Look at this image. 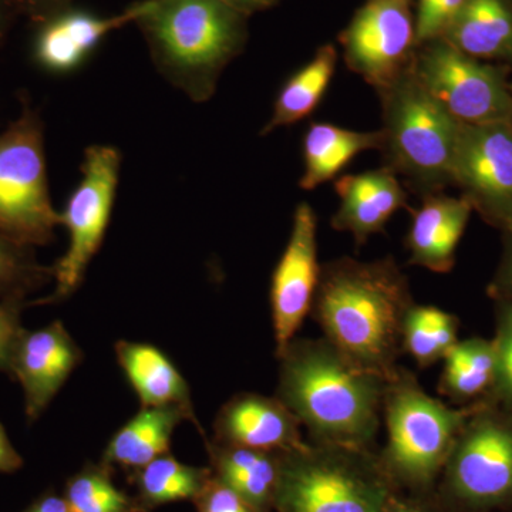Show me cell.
Returning a JSON list of instances; mask_svg holds the SVG:
<instances>
[{"label":"cell","instance_id":"cell-9","mask_svg":"<svg viewBox=\"0 0 512 512\" xmlns=\"http://www.w3.org/2000/svg\"><path fill=\"white\" fill-rule=\"evenodd\" d=\"M414 70L427 92L460 124L512 121L507 66L464 55L444 39L417 49Z\"/></svg>","mask_w":512,"mask_h":512},{"label":"cell","instance_id":"cell-41","mask_svg":"<svg viewBox=\"0 0 512 512\" xmlns=\"http://www.w3.org/2000/svg\"><path fill=\"white\" fill-rule=\"evenodd\" d=\"M510 90H511V92H512V82H510Z\"/></svg>","mask_w":512,"mask_h":512},{"label":"cell","instance_id":"cell-4","mask_svg":"<svg viewBox=\"0 0 512 512\" xmlns=\"http://www.w3.org/2000/svg\"><path fill=\"white\" fill-rule=\"evenodd\" d=\"M383 111L384 167L402 175L421 198L453 185L460 123L434 99L413 66L379 92Z\"/></svg>","mask_w":512,"mask_h":512},{"label":"cell","instance_id":"cell-2","mask_svg":"<svg viewBox=\"0 0 512 512\" xmlns=\"http://www.w3.org/2000/svg\"><path fill=\"white\" fill-rule=\"evenodd\" d=\"M278 357V397L313 441L367 450L379 433L387 380L325 338L293 339Z\"/></svg>","mask_w":512,"mask_h":512},{"label":"cell","instance_id":"cell-6","mask_svg":"<svg viewBox=\"0 0 512 512\" xmlns=\"http://www.w3.org/2000/svg\"><path fill=\"white\" fill-rule=\"evenodd\" d=\"M478 406L453 409L434 399L407 370L387 380L383 399L387 476L412 487H427L446 466L458 434Z\"/></svg>","mask_w":512,"mask_h":512},{"label":"cell","instance_id":"cell-29","mask_svg":"<svg viewBox=\"0 0 512 512\" xmlns=\"http://www.w3.org/2000/svg\"><path fill=\"white\" fill-rule=\"evenodd\" d=\"M53 279V266L40 264L35 248L0 235V301L28 299Z\"/></svg>","mask_w":512,"mask_h":512},{"label":"cell","instance_id":"cell-27","mask_svg":"<svg viewBox=\"0 0 512 512\" xmlns=\"http://www.w3.org/2000/svg\"><path fill=\"white\" fill-rule=\"evenodd\" d=\"M457 335V316L436 306L413 303L404 319L403 352L426 369L444 360L458 342Z\"/></svg>","mask_w":512,"mask_h":512},{"label":"cell","instance_id":"cell-13","mask_svg":"<svg viewBox=\"0 0 512 512\" xmlns=\"http://www.w3.org/2000/svg\"><path fill=\"white\" fill-rule=\"evenodd\" d=\"M320 268L318 220L311 205L302 202L293 214L291 237L272 275L271 308L276 356L295 339L303 320L311 312Z\"/></svg>","mask_w":512,"mask_h":512},{"label":"cell","instance_id":"cell-30","mask_svg":"<svg viewBox=\"0 0 512 512\" xmlns=\"http://www.w3.org/2000/svg\"><path fill=\"white\" fill-rule=\"evenodd\" d=\"M495 348V377L491 392L512 409V302L498 301Z\"/></svg>","mask_w":512,"mask_h":512},{"label":"cell","instance_id":"cell-8","mask_svg":"<svg viewBox=\"0 0 512 512\" xmlns=\"http://www.w3.org/2000/svg\"><path fill=\"white\" fill-rule=\"evenodd\" d=\"M121 167L120 151L111 146H92L84 153L82 181L60 212V225L69 231V248L53 266L55 291L46 298L28 301L46 306L70 298L82 285L87 266L103 244L116 198Z\"/></svg>","mask_w":512,"mask_h":512},{"label":"cell","instance_id":"cell-28","mask_svg":"<svg viewBox=\"0 0 512 512\" xmlns=\"http://www.w3.org/2000/svg\"><path fill=\"white\" fill-rule=\"evenodd\" d=\"M64 500L70 512H144L140 503L119 490L111 480V467L86 466L67 481Z\"/></svg>","mask_w":512,"mask_h":512},{"label":"cell","instance_id":"cell-26","mask_svg":"<svg viewBox=\"0 0 512 512\" xmlns=\"http://www.w3.org/2000/svg\"><path fill=\"white\" fill-rule=\"evenodd\" d=\"M211 477V468L187 466L164 454L136 471L138 503L146 512L158 505L194 501Z\"/></svg>","mask_w":512,"mask_h":512},{"label":"cell","instance_id":"cell-32","mask_svg":"<svg viewBox=\"0 0 512 512\" xmlns=\"http://www.w3.org/2000/svg\"><path fill=\"white\" fill-rule=\"evenodd\" d=\"M28 299L12 298L0 301V372L12 379L13 356L20 338L25 333L22 326L23 309Z\"/></svg>","mask_w":512,"mask_h":512},{"label":"cell","instance_id":"cell-19","mask_svg":"<svg viewBox=\"0 0 512 512\" xmlns=\"http://www.w3.org/2000/svg\"><path fill=\"white\" fill-rule=\"evenodd\" d=\"M117 362L133 386L141 407L177 406L185 410L205 437L192 404L190 386L174 363L147 343L119 340L114 346Z\"/></svg>","mask_w":512,"mask_h":512},{"label":"cell","instance_id":"cell-24","mask_svg":"<svg viewBox=\"0 0 512 512\" xmlns=\"http://www.w3.org/2000/svg\"><path fill=\"white\" fill-rule=\"evenodd\" d=\"M338 63V49L332 43L319 47L311 62L292 74L276 97L271 120L261 136L279 127H288L311 116L319 106Z\"/></svg>","mask_w":512,"mask_h":512},{"label":"cell","instance_id":"cell-25","mask_svg":"<svg viewBox=\"0 0 512 512\" xmlns=\"http://www.w3.org/2000/svg\"><path fill=\"white\" fill-rule=\"evenodd\" d=\"M495 348L493 340L471 338L458 340L444 357L440 392L450 399H474L493 387Z\"/></svg>","mask_w":512,"mask_h":512},{"label":"cell","instance_id":"cell-7","mask_svg":"<svg viewBox=\"0 0 512 512\" xmlns=\"http://www.w3.org/2000/svg\"><path fill=\"white\" fill-rule=\"evenodd\" d=\"M22 101L18 119L0 133V235L25 247H45L55 239L60 212L50 198L45 124Z\"/></svg>","mask_w":512,"mask_h":512},{"label":"cell","instance_id":"cell-18","mask_svg":"<svg viewBox=\"0 0 512 512\" xmlns=\"http://www.w3.org/2000/svg\"><path fill=\"white\" fill-rule=\"evenodd\" d=\"M471 212L473 207L463 197H448L443 192L423 197V204L414 211L406 237L409 264L436 274L450 272Z\"/></svg>","mask_w":512,"mask_h":512},{"label":"cell","instance_id":"cell-31","mask_svg":"<svg viewBox=\"0 0 512 512\" xmlns=\"http://www.w3.org/2000/svg\"><path fill=\"white\" fill-rule=\"evenodd\" d=\"M466 0H416L417 46L441 39Z\"/></svg>","mask_w":512,"mask_h":512},{"label":"cell","instance_id":"cell-3","mask_svg":"<svg viewBox=\"0 0 512 512\" xmlns=\"http://www.w3.org/2000/svg\"><path fill=\"white\" fill-rule=\"evenodd\" d=\"M248 19L218 0H150L136 23L157 69L202 103L247 45Z\"/></svg>","mask_w":512,"mask_h":512},{"label":"cell","instance_id":"cell-11","mask_svg":"<svg viewBox=\"0 0 512 512\" xmlns=\"http://www.w3.org/2000/svg\"><path fill=\"white\" fill-rule=\"evenodd\" d=\"M447 487L468 505L512 500V419L478 406L447 458Z\"/></svg>","mask_w":512,"mask_h":512},{"label":"cell","instance_id":"cell-36","mask_svg":"<svg viewBox=\"0 0 512 512\" xmlns=\"http://www.w3.org/2000/svg\"><path fill=\"white\" fill-rule=\"evenodd\" d=\"M22 467L23 458L13 447L5 427L0 423V473H16Z\"/></svg>","mask_w":512,"mask_h":512},{"label":"cell","instance_id":"cell-10","mask_svg":"<svg viewBox=\"0 0 512 512\" xmlns=\"http://www.w3.org/2000/svg\"><path fill=\"white\" fill-rule=\"evenodd\" d=\"M416 0H366L340 32L349 70L379 92L413 66Z\"/></svg>","mask_w":512,"mask_h":512},{"label":"cell","instance_id":"cell-22","mask_svg":"<svg viewBox=\"0 0 512 512\" xmlns=\"http://www.w3.org/2000/svg\"><path fill=\"white\" fill-rule=\"evenodd\" d=\"M207 450L214 476L241 495L256 512H269L274 507L282 451L224 446L208 440Z\"/></svg>","mask_w":512,"mask_h":512},{"label":"cell","instance_id":"cell-15","mask_svg":"<svg viewBox=\"0 0 512 512\" xmlns=\"http://www.w3.org/2000/svg\"><path fill=\"white\" fill-rule=\"evenodd\" d=\"M82 360V349L60 320L35 332L25 330L13 356L12 379L25 393L29 423L42 416Z\"/></svg>","mask_w":512,"mask_h":512},{"label":"cell","instance_id":"cell-35","mask_svg":"<svg viewBox=\"0 0 512 512\" xmlns=\"http://www.w3.org/2000/svg\"><path fill=\"white\" fill-rule=\"evenodd\" d=\"M16 5L19 15L26 16L36 26L50 16L73 6V0H16Z\"/></svg>","mask_w":512,"mask_h":512},{"label":"cell","instance_id":"cell-34","mask_svg":"<svg viewBox=\"0 0 512 512\" xmlns=\"http://www.w3.org/2000/svg\"><path fill=\"white\" fill-rule=\"evenodd\" d=\"M490 292L497 301L512 302V227L504 231L503 258L490 286Z\"/></svg>","mask_w":512,"mask_h":512},{"label":"cell","instance_id":"cell-16","mask_svg":"<svg viewBox=\"0 0 512 512\" xmlns=\"http://www.w3.org/2000/svg\"><path fill=\"white\" fill-rule=\"evenodd\" d=\"M301 426L279 397L239 393L215 417L212 441L281 453L305 446Z\"/></svg>","mask_w":512,"mask_h":512},{"label":"cell","instance_id":"cell-5","mask_svg":"<svg viewBox=\"0 0 512 512\" xmlns=\"http://www.w3.org/2000/svg\"><path fill=\"white\" fill-rule=\"evenodd\" d=\"M392 498L389 476L367 450L315 443L279 458L278 512H387Z\"/></svg>","mask_w":512,"mask_h":512},{"label":"cell","instance_id":"cell-12","mask_svg":"<svg viewBox=\"0 0 512 512\" xmlns=\"http://www.w3.org/2000/svg\"><path fill=\"white\" fill-rule=\"evenodd\" d=\"M453 185L494 227H512V121L460 124Z\"/></svg>","mask_w":512,"mask_h":512},{"label":"cell","instance_id":"cell-14","mask_svg":"<svg viewBox=\"0 0 512 512\" xmlns=\"http://www.w3.org/2000/svg\"><path fill=\"white\" fill-rule=\"evenodd\" d=\"M148 5L150 0H140L111 16L70 6L36 25L33 62L47 73H72L86 63L111 32L128 23H136Z\"/></svg>","mask_w":512,"mask_h":512},{"label":"cell","instance_id":"cell-1","mask_svg":"<svg viewBox=\"0 0 512 512\" xmlns=\"http://www.w3.org/2000/svg\"><path fill=\"white\" fill-rule=\"evenodd\" d=\"M409 281L393 258H339L320 268L312 316L353 365L392 379L403 352V325L413 306Z\"/></svg>","mask_w":512,"mask_h":512},{"label":"cell","instance_id":"cell-21","mask_svg":"<svg viewBox=\"0 0 512 512\" xmlns=\"http://www.w3.org/2000/svg\"><path fill=\"white\" fill-rule=\"evenodd\" d=\"M191 421L177 406L141 407L109 441L103 454L107 466L140 470L157 457L170 453L171 437L178 424Z\"/></svg>","mask_w":512,"mask_h":512},{"label":"cell","instance_id":"cell-17","mask_svg":"<svg viewBox=\"0 0 512 512\" xmlns=\"http://www.w3.org/2000/svg\"><path fill=\"white\" fill-rule=\"evenodd\" d=\"M335 191L340 202L332 227L352 234L357 244L384 232L390 218L407 204L399 175L387 167L343 175L336 181Z\"/></svg>","mask_w":512,"mask_h":512},{"label":"cell","instance_id":"cell-39","mask_svg":"<svg viewBox=\"0 0 512 512\" xmlns=\"http://www.w3.org/2000/svg\"><path fill=\"white\" fill-rule=\"evenodd\" d=\"M25 512H70L64 497L46 494L35 501Z\"/></svg>","mask_w":512,"mask_h":512},{"label":"cell","instance_id":"cell-33","mask_svg":"<svg viewBox=\"0 0 512 512\" xmlns=\"http://www.w3.org/2000/svg\"><path fill=\"white\" fill-rule=\"evenodd\" d=\"M194 503L198 512H256L241 495L222 483L214 473Z\"/></svg>","mask_w":512,"mask_h":512},{"label":"cell","instance_id":"cell-20","mask_svg":"<svg viewBox=\"0 0 512 512\" xmlns=\"http://www.w3.org/2000/svg\"><path fill=\"white\" fill-rule=\"evenodd\" d=\"M441 39L474 59L512 66V0H466Z\"/></svg>","mask_w":512,"mask_h":512},{"label":"cell","instance_id":"cell-40","mask_svg":"<svg viewBox=\"0 0 512 512\" xmlns=\"http://www.w3.org/2000/svg\"><path fill=\"white\" fill-rule=\"evenodd\" d=\"M387 512H430L421 505L412 503V501L397 500L396 497L390 501L389 510Z\"/></svg>","mask_w":512,"mask_h":512},{"label":"cell","instance_id":"cell-23","mask_svg":"<svg viewBox=\"0 0 512 512\" xmlns=\"http://www.w3.org/2000/svg\"><path fill=\"white\" fill-rule=\"evenodd\" d=\"M382 131H355L332 123H312L303 137V174L299 185L315 190L333 180L363 151L380 150Z\"/></svg>","mask_w":512,"mask_h":512},{"label":"cell","instance_id":"cell-37","mask_svg":"<svg viewBox=\"0 0 512 512\" xmlns=\"http://www.w3.org/2000/svg\"><path fill=\"white\" fill-rule=\"evenodd\" d=\"M218 2L224 3L249 18L254 13L274 8L275 5H278L279 0H218Z\"/></svg>","mask_w":512,"mask_h":512},{"label":"cell","instance_id":"cell-38","mask_svg":"<svg viewBox=\"0 0 512 512\" xmlns=\"http://www.w3.org/2000/svg\"><path fill=\"white\" fill-rule=\"evenodd\" d=\"M18 16L20 15L16 0H0V46L5 42Z\"/></svg>","mask_w":512,"mask_h":512}]
</instances>
